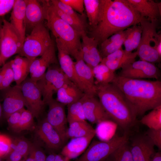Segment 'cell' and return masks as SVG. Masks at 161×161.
<instances>
[{
	"instance_id": "1",
	"label": "cell",
	"mask_w": 161,
	"mask_h": 161,
	"mask_svg": "<svg viewBox=\"0 0 161 161\" xmlns=\"http://www.w3.org/2000/svg\"><path fill=\"white\" fill-rule=\"evenodd\" d=\"M127 0H100V11L96 26L90 37L100 45L114 34L140 24L144 19Z\"/></svg>"
},
{
	"instance_id": "23",
	"label": "cell",
	"mask_w": 161,
	"mask_h": 161,
	"mask_svg": "<svg viewBox=\"0 0 161 161\" xmlns=\"http://www.w3.org/2000/svg\"><path fill=\"white\" fill-rule=\"evenodd\" d=\"M25 22L26 30H31L45 20V13L40 1L26 0Z\"/></svg>"
},
{
	"instance_id": "54",
	"label": "cell",
	"mask_w": 161,
	"mask_h": 161,
	"mask_svg": "<svg viewBox=\"0 0 161 161\" xmlns=\"http://www.w3.org/2000/svg\"><path fill=\"white\" fill-rule=\"evenodd\" d=\"M3 116V111L2 107H1L0 103V120L1 119Z\"/></svg>"
},
{
	"instance_id": "24",
	"label": "cell",
	"mask_w": 161,
	"mask_h": 161,
	"mask_svg": "<svg viewBox=\"0 0 161 161\" xmlns=\"http://www.w3.org/2000/svg\"><path fill=\"white\" fill-rule=\"evenodd\" d=\"M137 56L136 52L128 53L121 47L103 58L100 63L106 65L110 70L114 72L125 65L134 62Z\"/></svg>"
},
{
	"instance_id": "39",
	"label": "cell",
	"mask_w": 161,
	"mask_h": 161,
	"mask_svg": "<svg viewBox=\"0 0 161 161\" xmlns=\"http://www.w3.org/2000/svg\"><path fill=\"white\" fill-rule=\"evenodd\" d=\"M50 1L52 4L66 14L78 20H86L83 17L84 15L78 14L70 7L64 3L60 0H52Z\"/></svg>"
},
{
	"instance_id": "43",
	"label": "cell",
	"mask_w": 161,
	"mask_h": 161,
	"mask_svg": "<svg viewBox=\"0 0 161 161\" xmlns=\"http://www.w3.org/2000/svg\"><path fill=\"white\" fill-rule=\"evenodd\" d=\"M133 33L132 37V47L133 50L137 49L140 44L142 33L141 26L135 25L132 26Z\"/></svg>"
},
{
	"instance_id": "3",
	"label": "cell",
	"mask_w": 161,
	"mask_h": 161,
	"mask_svg": "<svg viewBox=\"0 0 161 161\" xmlns=\"http://www.w3.org/2000/svg\"><path fill=\"white\" fill-rule=\"evenodd\" d=\"M96 84L97 95L110 120L129 134L137 116L125 95L112 83Z\"/></svg>"
},
{
	"instance_id": "19",
	"label": "cell",
	"mask_w": 161,
	"mask_h": 161,
	"mask_svg": "<svg viewBox=\"0 0 161 161\" xmlns=\"http://www.w3.org/2000/svg\"><path fill=\"white\" fill-rule=\"evenodd\" d=\"M81 58L91 68L99 64L102 58L97 49V41L94 38L89 36L86 33L81 35Z\"/></svg>"
},
{
	"instance_id": "12",
	"label": "cell",
	"mask_w": 161,
	"mask_h": 161,
	"mask_svg": "<svg viewBox=\"0 0 161 161\" xmlns=\"http://www.w3.org/2000/svg\"><path fill=\"white\" fill-rule=\"evenodd\" d=\"M48 106L47 116L48 122L58 132L64 142L68 140L66 132L68 129L65 105L54 98L46 104Z\"/></svg>"
},
{
	"instance_id": "51",
	"label": "cell",
	"mask_w": 161,
	"mask_h": 161,
	"mask_svg": "<svg viewBox=\"0 0 161 161\" xmlns=\"http://www.w3.org/2000/svg\"><path fill=\"white\" fill-rule=\"evenodd\" d=\"M24 161H35L33 155V153L32 146L29 154L27 157L24 159Z\"/></svg>"
},
{
	"instance_id": "53",
	"label": "cell",
	"mask_w": 161,
	"mask_h": 161,
	"mask_svg": "<svg viewBox=\"0 0 161 161\" xmlns=\"http://www.w3.org/2000/svg\"><path fill=\"white\" fill-rule=\"evenodd\" d=\"M3 19L1 17H0V41L1 31L3 23Z\"/></svg>"
},
{
	"instance_id": "57",
	"label": "cell",
	"mask_w": 161,
	"mask_h": 161,
	"mask_svg": "<svg viewBox=\"0 0 161 161\" xmlns=\"http://www.w3.org/2000/svg\"><path fill=\"white\" fill-rule=\"evenodd\" d=\"M6 161H10L8 160H6Z\"/></svg>"
},
{
	"instance_id": "42",
	"label": "cell",
	"mask_w": 161,
	"mask_h": 161,
	"mask_svg": "<svg viewBox=\"0 0 161 161\" xmlns=\"http://www.w3.org/2000/svg\"><path fill=\"white\" fill-rule=\"evenodd\" d=\"M64 3L70 7L75 11L81 15H84L83 0H60Z\"/></svg>"
},
{
	"instance_id": "4",
	"label": "cell",
	"mask_w": 161,
	"mask_h": 161,
	"mask_svg": "<svg viewBox=\"0 0 161 161\" xmlns=\"http://www.w3.org/2000/svg\"><path fill=\"white\" fill-rule=\"evenodd\" d=\"M47 26L55 38L57 47L66 51L75 60L81 58V35L59 17L54 11L50 1H41Z\"/></svg>"
},
{
	"instance_id": "36",
	"label": "cell",
	"mask_w": 161,
	"mask_h": 161,
	"mask_svg": "<svg viewBox=\"0 0 161 161\" xmlns=\"http://www.w3.org/2000/svg\"><path fill=\"white\" fill-rule=\"evenodd\" d=\"M32 146L26 140L16 139L13 140H12L11 150L16 151L25 159L28 155Z\"/></svg>"
},
{
	"instance_id": "2",
	"label": "cell",
	"mask_w": 161,
	"mask_h": 161,
	"mask_svg": "<svg viewBox=\"0 0 161 161\" xmlns=\"http://www.w3.org/2000/svg\"><path fill=\"white\" fill-rule=\"evenodd\" d=\"M123 93L137 116L161 105V82L115 75L112 83Z\"/></svg>"
},
{
	"instance_id": "21",
	"label": "cell",
	"mask_w": 161,
	"mask_h": 161,
	"mask_svg": "<svg viewBox=\"0 0 161 161\" xmlns=\"http://www.w3.org/2000/svg\"><path fill=\"white\" fill-rule=\"evenodd\" d=\"M96 134L71 139L63 147L60 154L70 160L77 157L86 151Z\"/></svg>"
},
{
	"instance_id": "56",
	"label": "cell",
	"mask_w": 161,
	"mask_h": 161,
	"mask_svg": "<svg viewBox=\"0 0 161 161\" xmlns=\"http://www.w3.org/2000/svg\"><path fill=\"white\" fill-rule=\"evenodd\" d=\"M20 161H24V159L23 160H21Z\"/></svg>"
},
{
	"instance_id": "44",
	"label": "cell",
	"mask_w": 161,
	"mask_h": 161,
	"mask_svg": "<svg viewBox=\"0 0 161 161\" xmlns=\"http://www.w3.org/2000/svg\"><path fill=\"white\" fill-rule=\"evenodd\" d=\"M15 0H0V17L12 10Z\"/></svg>"
},
{
	"instance_id": "16",
	"label": "cell",
	"mask_w": 161,
	"mask_h": 161,
	"mask_svg": "<svg viewBox=\"0 0 161 161\" xmlns=\"http://www.w3.org/2000/svg\"><path fill=\"white\" fill-rule=\"evenodd\" d=\"M36 134L48 148L61 151L66 144L58 132L45 118L40 122L36 130Z\"/></svg>"
},
{
	"instance_id": "6",
	"label": "cell",
	"mask_w": 161,
	"mask_h": 161,
	"mask_svg": "<svg viewBox=\"0 0 161 161\" xmlns=\"http://www.w3.org/2000/svg\"><path fill=\"white\" fill-rule=\"evenodd\" d=\"M129 134L124 133L120 136L114 134L109 140H94L82 155L74 161H104L116 149L129 140Z\"/></svg>"
},
{
	"instance_id": "38",
	"label": "cell",
	"mask_w": 161,
	"mask_h": 161,
	"mask_svg": "<svg viewBox=\"0 0 161 161\" xmlns=\"http://www.w3.org/2000/svg\"><path fill=\"white\" fill-rule=\"evenodd\" d=\"M1 69L3 72V78L0 87V90H3L10 86L14 80V74L10 61L3 65Z\"/></svg>"
},
{
	"instance_id": "55",
	"label": "cell",
	"mask_w": 161,
	"mask_h": 161,
	"mask_svg": "<svg viewBox=\"0 0 161 161\" xmlns=\"http://www.w3.org/2000/svg\"><path fill=\"white\" fill-rule=\"evenodd\" d=\"M3 158H2L0 156V161H3L2 160Z\"/></svg>"
},
{
	"instance_id": "11",
	"label": "cell",
	"mask_w": 161,
	"mask_h": 161,
	"mask_svg": "<svg viewBox=\"0 0 161 161\" xmlns=\"http://www.w3.org/2000/svg\"><path fill=\"white\" fill-rule=\"evenodd\" d=\"M118 75L133 79H158L160 77V72L154 64L140 60L135 61L124 66Z\"/></svg>"
},
{
	"instance_id": "25",
	"label": "cell",
	"mask_w": 161,
	"mask_h": 161,
	"mask_svg": "<svg viewBox=\"0 0 161 161\" xmlns=\"http://www.w3.org/2000/svg\"><path fill=\"white\" fill-rule=\"evenodd\" d=\"M57 101L65 106L75 102L85 95L83 91L69 79L58 90Z\"/></svg>"
},
{
	"instance_id": "33",
	"label": "cell",
	"mask_w": 161,
	"mask_h": 161,
	"mask_svg": "<svg viewBox=\"0 0 161 161\" xmlns=\"http://www.w3.org/2000/svg\"><path fill=\"white\" fill-rule=\"evenodd\" d=\"M83 97L79 100L67 105L66 117L68 123L75 121L86 120L83 107Z\"/></svg>"
},
{
	"instance_id": "52",
	"label": "cell",
	"mask_w": 161,
	"mask_h": 161,
	"mask_svg": "<svg viewBox=\"0 0 161 161\" xmlns=\"http://www.w3.org/2000/svg\"><path fill=\"white\" fill-rule=\"evenodd\" d=\"M3 78V72L1 69L0 70V87L2 82Z\"/></svg>"
},
{
	"instance_id": "40",
	"label": "cell",
	"mask_w": 161,
	"mask_h": 161,
	"mask_svg": "<svg viewBox=\"0 0 161 161\" xmlns=\"http://www.w3.org/2000/svg\"><path fill=\"white\" fill-rule=\"evenodd\" d=\"M12 140L8 136L0 134V156L6 158L11 151Z\"/></svg>"
},
{
	"instance_id": "29",
	"label": "cell",
	"mask_w": 161,
	"mask_h": 161,
	"mask_svg": "<svg viewBox=\"0 0 161 161\" xmlns=\"http://www.w3.org/2000/svg\"><path fill=\"white\" fill-rule=\"evenodd\" d=\"M90 30L97 25L100 11V0H83Z\"/></svg>"
},
{
	"instance_id": "20",
	"label": "cell",
	"mask_w": 161,
	"mask_h": 161,
	"mask_svg": "<svg viewBox=\"0 0 161 161\" xmlns=\"http://www.w3.org/2000/svg\"><path fill=\"white\" fill-rule=\"evenodd\" d=\"M26 0H15L12 10L10 22L22 44L26 37Z\"/></svg>"
},
{
	"instance_id": "14",
	"label": "cell",
	"mask_w": 161,
	"mask_h": 161,
	"mask_svg": "<svg viewBox=\"0 0 161 161\" xmlns=\"http://www.w3.org/2000/svg\"><path fill=\"white\" fill-rule=\"evenodd\" d=\"M3 90V115L7 119L12 113L24 109L25 102L20 85L10 86Z\"/></svg>"
},
{
	"instance_id": "47",
	"label": "cell",
	"mask_w": 161,
	"mask_h": 161,
	"mask_svg": "<svg viewBox=\"0 0 161 161\" xmlns=\"http://www.w3.org/2000/svg\"><path fill=\"white\" fill-rule=\"evenodd\" d=\"M153 42V48L156 50L159 55L161 57V35L157 33L155 35Z\"/></svg>"
},
{
	"instance_id": "7",
	"label": "cell",
	"mask_w": 161,
	"mask_h": 161,
	"mask_svg": "<svg viewBox=\"0 0 161 161\" xmlns=\"http://www.w3.org/2000/svg\"><path fill=\"white\" fill-rule=\"evenodd\" d=\"M69 79L58 64L51 65L36 82L46 105L53 99V95Z\"/></svg>"
},
{
	"instance_id": "35",
	"label": "cell",
	"mask_w": 161,
	"mask_h": 161,
	"mask_svg": "<svg viewBox=\"0 0 161 161\" xmlns=\"http://www.w3.org/2000/svg\"><path fill=\"white\" fill-rule=\"evenodd\" d=\"M32 113L24 108L22 111L21 118L17 126L13 130L16 132L32 129L34 125V118Z\"/></svg>"
},
{
	"instance_id": "30",
	"label": "cell",
	"mask_w": 161,
	"mask_h": 161,
	"mask_svg": "<svg viewBox=\"0 0 161 161\" xmlns=\"http://www.w3.org/2000/svg\"><path fill=\"white\" fill-rule=\"evenodd\" d=\"M52 9L57 15L81 35L83 33H87L88 25L86 20L76 19L64 13L58 7L52 4L50 1Z\"/></svg>"
},
{
	"instance_id": "9",
	"label": "cell",
	"mask_w": 161,
	"mask_h": 161,
	"mask_svg": "<svg viewBox=\"0 0 161 161\" xmlns=\"http://www.w3.org/2000/svg\"><path fill=\"white\" fill-rule=\"evenodd\" d=\"M22 46L19 37L10 22L3 19L0 41V66L14 55Z\"/></svg>"
},
{
	"instance_id": "18",
	"label": "cell",
	"mask_w": 161,
	"mask_h": 161,
	"mask_svg": "<svg viewBox=\"0 0 161 161\" xmlns=\"http://www.w3.org/2000/svg\"><path fill=\"white\" fill-rule=\"evenodd\" d=\"M76 72L81 89L85 94L96 96L97 86L92 69L82 59L75 62Z\"/></svg>"
},
{
	"instance_id": "46",
	"label": "cell",
	"mask_w": 161,
	"mask_h": 161,
	"mask_svg": "<svg viewBox=\"0 0 161 161\" xmlns=\"http://www.w3.org/2000/svg\"><path fill=\"white\" fill-rule=\"evenodd\" d=\"M32 149L35 161H45L47 156L41 148L32 146Z\"/></svg>"
},
{
	"instance_id": "17",
	"label": "cell",
	"mask_w": 161,
	"mask_h": 161,
	"mask_svg": "<svg viewBox=\"0 0 161 161\" xmlns=\"http://www.w3.org/2000/svg\"><path fill=\"white\" fill-rule=\"evenodd\" d=\"M96 96L85 94L83 107L86 120L93 124H99L110 120L99 99Z\"/></svg>"
},
{
	"instance_id": "27",
	"label": "cell",
	"mask_w": 161,
	"mask_h": 161,
	"mask_svg": "<svg viewBox=\"0 0 161 161\" xmlns=\"http://www.w3.org/2000/svg\"><path fill=\"white\" fill-rule=\"evenodd\" d=\"M10 62L14 74V81L16 82V85H20L27 78L32 61L19 55Z\"/></svg>"
},
{
	"instance_id": "28",
	"label": "cell",
	"mask_w": 161,
	"mask_h": 161,
	"mask_svg": "<svg viewBox=\"0 0 161 161\" xmlns=\"http://www.w3.org/2000/svg\"><path fill=\"white\" fill-rule=\"evenodd\" d=\"M69 124L66 132L68 139L86 136L96 133V130L86 120L73 121Z\"/></svg>"
},
{
	"instance_id": "32",
	"label": "cell",
	"mask_w": 161,
	"mask_h": 161,
	"mask_svg": "<svg viewBox=\"0 0 161 161\" xmlns=\"http://www.w3.org/2000/svg\"><path fill=\"white\" fill-rule=\"evenodd\" d=\"M139 122L149 129H161V105L152 109L143 116Z\"/></svg>"
},
{
	"instance_id": "50",
	"label": "cell",
	"mask_w": 161,
	"mask_h": 161,
	"mask_svg": "<svg viewBox=\"0 0 161 161\" xmlns=\"http://www.w3.org/2000/svg\"><path fill=\"white\" fill-rule=\"evenodd\" d=\"M151 161H161V152H155L152 158Z\"/></svg>"
},
{
	"instance_id": "37",
	"label": "cell",
	"mask_w": 161,
	"mask_h": 161,
	"mask_svg": "<svg viewBox=\"0 0 161 161\" xmlns=\"http://www.w3.org/2000/svg\"><path fill=\"white\" fill-rule=\"evenodd\" d=\"M125 37L119 41L109 43L102 42L100 45V51H99L102 58L106 57L122 47Z\"/></svg>"
},
{
	"instance_id": "8",
	"label": "cell",
	"mask_w": 161,
	"mask_h": 161,
	"mask_svg": "<svg viewBox=\"0 0 161 161\" xmlns=\"http://www.w3.org/2000/svg\"><path fill=\"white\" fill-rule=\"evenodd\" d=\"M157 23L151 22L145 18L140 22L142 29L141 40L136 51L141 60L150 63L159 62L161 57L156 50L151 45L157 33Z\"/></svg>"
},
{
	"instance_id": "34",
	"label": "cell",
	"mask_w": 161,
	"mask_h": 161,
	"mask_svg": "<svg viewBox=\"0 0 161 161\" xmlns=\"http://www.w3.org/2000/svg\"><path fill=\"white\" fill-rule=\"evenodd\" d=\"M104 161H133L129 141L114 150Z\"/></svg>"
},
{
	"instance_id": "26",
	"label": "cell",
	"mask_w": 161,
	"mask_h": 161,
	"mask_svg": "<svg viewBox=\"0 0 161 161\" xmlns=\"http://www.w3.org/2000/svg\"><path fill=\"white\" fill-rule=\"evenodd\" d=\"M57 47L58 50V59L61 69L68 78L81 89L76 72L75 62L66 51L59 47Z\"/></svg>"
},
{
	"instance_id": "22",
	"label": "cell",
	"mask_w": 161,
	"mask_h": 161,
	"mask_svg": "<svg viewBox=\"0 0 161 161\" xmlns=\"http://www.w3.org/2000/svg\"><path fill=\"white\" fill-rule=\"evenodd\" d=\"M143 18L158 22L161 16V2L152 0H127Z\"/></svg>"
},
{
	"instance_id": "15",
	"label": "cell",
	"mask_w": 161,
	"mask_h": 161,
	"mask_svg": "<svg viewBox=\"0 0 161 161\" xmlns=\"http://www.w3.org/2000/svg\"><path fill=\"white\" fill-rule=\"evenodd\" d=\"M58 64L54 42L39 58H36L31 63L30 67V79L36 83L51 65Z\"/></svg>"
},
{
	"instance_id": "41",
	"label": "cell",
	"mask_w": 161,
	"mask_h": 161,
	"mask_svg": "<svg viewBox=\"0 0 161 161\" xmlns=\"http://www.w3.org/2000/svg\"><path fill=\"white\" fill-rule=\"evenodd\" d=\"M159 150H161V129H148L145 133Z\"/></svg>"
},
{
	"instance_id": "45",
	"label": "cell",
	"mask_w": 161,
	"mask_h": 161,
	"mask_svg": "<svg viewBox=\"0 0 161 161\" xmlns=\"http://www.w3.org/2000/svg\"><path fill=\"white\" fill-rule=\"evenodd\" d=\"M22 110L12 113L7 119L9 127L13 130L17 126L20 120Z\"/></svg>"
},
{
	"instance_id": "49",
	"label": "cell",
	"mask_w": 161,
	"mask_h": 161,
	"mask_svg": "<svg viewBox=\"0 0 161 161\" xmlns=\"http://www.w3.org/2000/svg\"><path fill=\"white\" fill-rule=\"evenodd\" d=\"M70 160L61 154H55L54 161H70Z\"/></svg>"
},
{
	"instance_id": "13",
	"label": "cell",
	"mask_w": 161,
	"mask_h": 161,
	"mask_svg": "<svg viewBox=\"0 0 161 161\" xmlns=\"http://www.w3.org/2000/svg\"><path fill=\"white\" fill-rule=\"evenodd\" d=\"M130 148L133 161H151L155 151L154 144L145 134L134 136Z\"/></svg>"
},
{
	"instance_id": "10",
	"label": "cell",
	"mask_w": 161,
	"mask_h": 161,
	"mask_svg": "<svg viewBox=\"0 0 161 161\" xmlns=\"http://www.w3.org/2000/svg\"><path fill=\"white\" fill-rule=\"evenodd\" d=\"M25 102V106L34 117L38 118L45 105L41 92L36 83L27 78L20 85Z\"/></svg>"
},
{
	"instance_id": "5",
	"label": "cell",
	"mask_w": 161,
	"mask_h": 161,
	"mask_svg": "<svg viewBox=\"0 0 161 161\" xmlns=\"http://www.w3.org/2000/svg\"><path fill=\"white\" fill-rule=\"evenodd\" d=\"M53 42L49 30L42 22L35 27L26 37L18 54L32 62L41 56Z\"/></svg>"
},
{
	"instance_id": "48",
	"label": "cell",
	"mask_w": 161,
	"mask_h": 161,
	"mask_svg": "<svg viewBox=\"0 0 161 161\" xmlns=\"http://www.w3.org/2000/svg\"><path fill=\"white\" fill-rule=\"evenodd\" d=\"M22 157L18 152L15 150H12L5 159L10 161H20Z\"/></svg>"
},
{
	"instance_id": "31",
	"label": "cell",
	"mask_w": 161,
	"mask_h": 161,
	"mask_svg": "<svg viewBox=\"0 0 161 161\" xmlns=\"http://www.w3.org/2000/svg\"><path fill=\"white\" fill-rule=\"evenodd\" d=\"M92 72L96 84H106L112 83L116 74L106 65L102 63L94 67Z\"/></svg>"
}]
</instances>
